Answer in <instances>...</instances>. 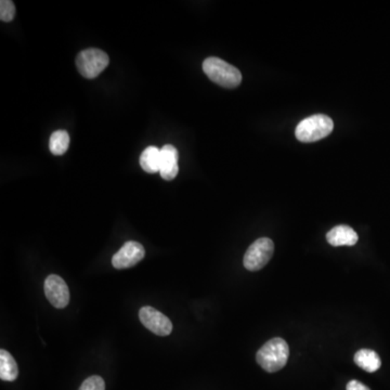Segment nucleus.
<instances>
[{"label": "nucleus", "mask_w": 390, "mask_h": 390, "mask_svg": "<svg viewBox=\"0 0 390 390\" xmlns=\"http://www.w3.org/2000/svg\"><path fill=\"white\" fill-rule=\"evenodd\" d=\"M290 347L283 338L275 337L267 342L257 351L256 361L269 373L280 371L288 363Z\"/></svg>", "instance_id": "1"}, {"label": "nucleus", "mask_w": 390, "mask_h": 390, "mask_svg": "<svg viewBox=\"0 0 390 390\" xmlns=\"http://www.w3.org/2000/svg\"><path fill=\"white\" fill-rule=\"evenodd\" d=\"M203 71L211 82L223 88H235L242 82V74L237 67L216 57L204 61Z\"/></svg>", "instance_id": "2"}, {"label": "nucleus", "mask_w": 390, "mask_h": 390, "mask_svg": "<svg viewBox=\"0 0 390 390\" xmlns=\"http://www.w3.org/2000/svg\"><path fill=\"white\" fill-rule=\"evenodd\" d=\"M334 130V123L323 114L309 116L298 124L296 127L297 139L305 144L318 141L328 137Z\"/></svg>", "instance_id": "3"}, {"label": "nucleus", "mask_w": 390, "mask_h": 390, "mask_svg": "<svg viewBox=\"0 0 390 390\" xmlns=\"http://www.w3.org/2000/svg\"><path fill=\"white\" fill-rule=\"evenodd\" d=\"M109 63H110L109 55L100 49H85L76 57L77 70L83 77L88 79L98 77L103 71L106 70Z\"/></svg>", "instance_id": "4"}, {"label": "nucleus", "mask_w": 390, "mask_h": 390, "mask_svg": "<svg viewBox=\"0 0 390 390\" xmlns=\"http://www.w3.org/2000/svg\"><path fill=\"white\" fill-rule=\"evenodd\" d=\"M274 253V244L269 237L256 239L247 249L243 265L249 271H259L268 265Z\"/></svg>", "instance_id": "5"}, {"label": "nucleus", "mask_w": 390, "mask_h": 390, "mask_svg": "<svg viewBox=\"0 0 390 390\" xmlns=\"http://www.w3.org/2000/svg\"><path fill=\"white\" fill-rule=\"evenodd\" d=\"M140 322L155 335L168 336L173 332V323L169 318L153 307H142L139 312Z\"/></svg>", "instance_id": "6"}, {"label": "nucleus", "mask_w": 390, "mask_h": 390, "mask_svg": "<svg viewBox=\"0 0 390 390\" xmlns=\"http://www.w3.org/2000/svg\"><path fill=\"white\" fill-rule=\"evenodd\" d=\"M45 295L53 307L63 309L70 302V290L60 275L50 274L45 281Z\"/></svg>", "instance_id": "7"}, {"label": "nucleus", "mask_w": 390, "mask_h": 390, "mask_svg": "<svg viewBox=\"0 0 390 390\" xmlns=\"http://www.w3.org/2000/svg\"><path fill=\"white\" fill-rule=\"evenodd\" d=\"M146 256L144 247L136 241H128L112 258L113 267L118 270L132 268Z\"/></svg>", "instance_id": "8"}, {"label": "nucleus", "mask_w": 390, "mask_h": 390, "mask_svg": "<svg viewBox=\"0 0 390 390\" xmlns=\"http://www.w3.org/2000/svg\"><path fill=\"white\" fill-rule=\"evenodd\" d=\"M178 160H179V153L175 146L166 144L160 148V177L167 181L175 179L179 173Z\"/></svg>", "instance_id": "9"}, {"label": "nucleus", "mask_w": 390, "mask_h": 390, "mask_svg": "<svg viewBox=\"0 0 390 390\" xmlns=\"http://www.w3.org/2000/svg\"><path fill=\"white\" fill-rule=\"evenodd\" d=\"M326 239L332 246H354L357 244L359 237L349 225H340L328 231Z\"/></svg>", "instance_id": "10"}, {"label": "nucleus", "mask_w": 390, "mask_h": 390, "mask_svg": "<svg viewBox=\"0 0 390 390\" xmlns=\"http://www.w3.org/2000/svg\"><path fill=\"white\" fill-rule=\"evenodd\" d=\"M354 362L359 368L369 373L377 371L382 365L381 358L374 350L361 349L354 354Z\"/></svg>", "instance_id": "11"}, {"label": "nucleus", "mask_w": 390, "mask_h": 390, "mask_svg": "<svg viewBox=\"0 0 390 390\" xmlns=\"http://www.w3.org/2000/svg\"><path fill=\"white\" fill-rule=\"evenodd\" d=\"M19 376V368L15 358L7 350H0V378L3 381L13 382Z\"/></svg>", "instance_id": "12"}, {"label": "nucleus", "mask_w": 390, "mask_h": 390, "mask_svg": "<svg viewBox=\"0 0 390 390\" xmlns=\"http://www.w3.org/2000/svg\"><path fill=\"white\" fill-rule=\"evenodd\" d=\"M140 166L148 174L160 173V150L156 146H148L140 156Z\"/></svg>", "instance_id": "13"}, {"label": "nucleus", "mask_w": 390, "mask_h": 390, "mask_svg": "<svg viewBox=\"0 0 390 390\" xmlns=\"http://www.w3.org/2000/svg\"><path fill=\"white\" fill-rule=\"evenodd\" d=\"M70 146V134L65 130H57L51 134L49 148L53 155H63Z\"/></svg>", "instance_id": "14"}, {"label": "nucleus", "mask_w": 390, "mask_h": 390, "mask_svg": "<svg viewBox=\"0 0 390 390\" xmlns=\"http://www.w3.org/2000/svg\"><path fill=\"white\" fill-rule=\"evenodd\" d=\"M15 17V6L10 0L0 1V20L3 22H11Z\"/></svg>", "instance_id": "15"}, {"label": "nucleus", "mask_w": 390, "mask_h": 390, "mask_svg": "<svg viewBox=\"0 0 390 390\" xmlns=\"http://www.w3.org/2000/svg\"><path fill=\"white\" fill-rule=\"evenodd\" d=\"M78 390H106V383L100 376H90L85 379Z\"/></svg>", "instance_id": "16"}, {"label": "nucleus", "mask_w": 390, "mask_h": 390, "mask_svg": "<svg viewBox=\"0 0 390 390\" xmlns=\"http://www.w3.org/2000/svg\"><path fill=\"white\" fill-rule=\"evenodd\" d=\"M346 390H371L368 386L364 385V384L360 383V382L356 381V379H352L346 386Z\"/></svg>", "instance_id": "17"}]
</instances>
